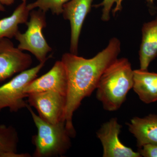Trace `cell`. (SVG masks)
<instances>
[{
    "label": "cell",
    "mask_w": 157,
    "mask_h": 157,
    "mask_svg": "<svg viewBox=\"0 0 157 157\" xmlns=\"http://www.w3.org/2000/svg\"><path fill=\"white\" fill-rule=\"evenodd\" d=\"M30 12L29 21L27 22V29L24 33L18 32L15 38L19 42L17 48L29 52L39 61L45 63L47 55L52 49L44 38L42 30L46 26L45 12L39 9Z\"/></svg>",
    "instance_id": "277c9868"
},
{
    "label": "cell",
    "mask_w": 157,
    "mask_h": 157,
    "mask_svg": "<svg viewBox=\"0 0 157 157\" xmlns=\"http://www.w3.org/2000/svg\"><path fill=\"white\" fill-rule=\"evenodd\" d=\"M121 46L119 39L113 37L110 39L106 48L92 58H84L71 52L63 55L61 61L64 65L67 78L64 119L71 137L76 135L73 123V113L83 99L96 90L104 71L118 58Z\"/></svg>",
    "instance_id": "6da1fadb"
},
{
    "label": "cell",
    "mask_w": 157,
    "mask_h": 157,
    "mask_svg": "<svg viewBox=\"0 0 157 157\" xmlns=\"http://www.w3.org/2000/svg\"><path fill=\"white\" fill-rule=\"evenodd\" d=\"M30 12L26 2H22L10 16L0 20V38L15 37L19 32L18 25L26 23Z\"/></svg>",
    "instance_id": "5bb4252c"
},
{
    "label": "cell",
    "mask_w": 157,
    "mask_h": 157,
    "mask_svg": "<svg viewBox=\"0 0 157 157\" xmlns=\"http://www.w3.org/2000/svg\"><path fill=\"white\" fill-rule=\"evenodd\" d=\"M142 40L139 51L140 70H148L151 62L157 56V16L142 26Z\"/></svg>",
    "instance_id": "7c38bea8"
},
{
    "label": "cell",
    "mask_w": 157,
    "mask_h": 157,
    "mask_svg": "<svg viewBox=\"0 0 157 157\" xmlns=\"http://www.w3.org/2000/svg\"><path fill=\"white\" fill-rule=\"evenodd\" d=\"M6 11V9H5L4 5H2V3L0 2V11L4 12V11Z\"/></svg>",
    "instance_id": "ffe728a7"
},
{
    "label": "cell",
    "mask_w": 157,
    "mask_h": 157,
    "mask_svg": "<svg viewBox=\"0 0 157 157\" xmlns=\"http://www.w3.org/2000/svg\"><path fill=\"white\" fill-rule=\"evenodd\" d=\"M22 2H26L27 0H21Z\"/></svg>",
    "instance_id": "7402d4cb"
},
{
    "label": "cell",
    "mask_w": 157,
    "mask_h": 157,
    "mask_svg": "<svg viewBox=\"0 0 157 157\" xmlns=\"http://www.w3.org/2000/svg\"><path fill=\"white\" fill-rule=\"evenodd\" d=\"M67 89V72L64 65L61 60L56 62L47 73L31 82L25 88V92L28 95L31 93L52 91L66 97Z\"/></svg>",
    "instance_id": "30bf717a"
},
{
    "label": "cell",
    "mask_w": 157,
    "mask_h": 157,
    "mask_svg": "<svg viewBox=\"0 0 157 157\" xmlns=\"http://www.w3.org/2000/svg\"><path fill=\"white\" fill-rule=\"evenodd\" d=\"M32 115L37 129L36 135L32 137L35 149L33 156H62L71 146L70 133L64 121L52 124L45 121L34 113L30 105L26 107Z\"/></svg>",
    "instance_id": "3957f363"
},
{
    "label": "cell",
    "mask_w": 157,
    "mask_h": 157,
    "mask_svg": "<svg viewBox=\"0 0 157 157\" xmlns=\"http://www.w3.org/2000/svg\"><path fill=\"white\" fill-rule=\"evenodd\" d=\"M93 0H70L65 4L62 14L71 26L70 51L77 55L78 40L86 17L91 9Z\"/></svg>",
    "instance_id": "9c48e42d"
},
{
    "label": "cell",
    "mask_w": 157,
    "mask_h": 157,
    "mask_svg": "<svg viewBox=\"0 0 157 157\" xmlns=\"http://www.w3.org/2000/svg\"><path fill=\"white\" fill-rule=\"evenodd\" d=\"M18 142V135L14 128L0 124V157H31L28 154L17 153Z\"/></svg>",
    "instance_id": "9a60e30c"
},
{
    "label": "cell",
    "mask_w": 157,
    "mask_h": 157,
    "mask_svg": "<svg viewBox=\"0 0 157 157\" xmlns=\"http://www.w3.org/2000/svg\"><path fill=\"white\" fill-rule=\"evenodd\" d=\"M45 63H41L36 67L21 72L11 80L0 86V111L9 108L10 112H17L26 108L28 104L24 101L28 95L25 92V88L36 78L38 73Z\"/></svg>",
    "instance_id": "5b68a950"
},
{
    "label": "cell",
    "mask_w": 157,
    "mask_h": 157,
    "mask_svg": "<svg viewBox=\"0 0 157 157\" xmlns=\"http://www.w3.org/2000/svg\"><path fill=\"white\" fill-rule=\"evenodd\" d=\"M15 0H0V2L6 6H11L14 3Z\"/></svg>",
    "instance_id": "d6986e66"
},
{
    "label": "cell",
    "mask_w": 157,
    "mask_h": 157,
    "mask_svg": "<svg viewBox=\"0 0 157 157\" xmlns=\"http://www.w3.org/2000/svg\"><path fill=\"white\" fill-rule=\"evenodd\" d=\"M70 0H36V2L28 4V9L32 10L39 8L46 13L50 10L53 14L59 15L62 14L64 5Z\"/></svg>",
    "instance_id": "2e32d148"
},
{
    "label": "cell",
    "mask_w": 157,
    "mask_h": 157,
    "mask_svg": "<svg viewBox=\"0 0 157 157\" xmlns=\"http://www.w3.org/2000/svg\"><path fill=\"white\" fill-rule=\"evenodd\" d=\"M141 157H157V144H146L139 148Z\"/></svg>",
    "instance_id": "ac0fdd59"
},
{
    "label": "cell",
    "mask_w": 157,
    "mask_h": 157,
    "mask_svg": "<svg viewBox=\"0 0 157 157\" xmlns=\"http://www.w3.org/2000/svg\"><path fill=\"white\" fill-rule=\"evenodd\" d=\"M133 84L134 70L129 60L117 58L102 74L96 89V97L104 109L115 111L125 101Z\"/></svg>",
    "instance_id": "7a4b0ae2"
},
{
    "label": "cell",
    "mask_w": 157,
    "mask_h": 157,
    "mask_svg": "<svg viewBox=\"0 0 157 157\" xmlns=\"http://www.w3.org/2000/svg\"><path fill=\"white\" fill-rule=\"evenodd\" d=\"M124 0H103V2L98 5H96L95 7H103L101 20L105 22L109 21L110 19V13L113 5H116L115 8L113 10L112 13L113 16L117 12L121 11L123 9V2Z\"/></svg>",
    "instance_id": "e0dca14e"
},
{
    "label": "cell",
    "mask_w": 157,
    "mask_h": 157,
    "mask_svg": "<svg viewBox=\"0 0 157 157\" xmlns=\"http://www.w3.org/2000/svg\"><path fill=\"white\" fill-rule=\"evenodd\" d=\"M28 54L14 46L8 38H0V82L27 70L32 65Z\"/></svg>",
    "instance_id": "52a82bcc"
},
{
    "label": "cell",
    "mask_w": 157,
    "mask_h": 157,
    "mask_svg": "<svg viewBox=\"0 0 157 157\" xmlns=\"http://www.w3.org/2000/svg\"><path fill=\"white\" fill-rule=\"evenodd\" d=\"M127 124L139 148L146 144H157V115L150 114L142 118L136 117Z\"/></svg>",
    "instance_id": "8fae6325"
},
{
    "label": "cell",
    "mask_w": 157,
    "mask_h": 157,
    "mask_svg": "<svg viewBox=\"0 0 157 157\" xmlns=\"http://www.w3.org/2000/svg\"><path fill=\"white\" fill-rule=\"evenodd\" d=\"M27 98L29 105L35 107L39 117L45 121L56 124L64 121L66 96L57 92L48 91L31 93Z\"/></svg>",
    "instance_id": "8992f818"
},
{
    "label": "cell",
    "mask_w": 157,
    "mask_h": 157,
    "mask_svg": "<svg viewBox=\"0 0 157 157\" xmlns=\"http://www.w3.org/2000/svg\"><path fill=\"white\" fill-rule=\"evenodd\" d=\"M133 89L145 104L157 101V73L148 70H134Z\"/></svg>",
    "instance_id": "4fadbf2b"
},
{
    "label": "cell",
    "mask_w": 157,
    "mask_h": 157,
    "mask_svg": "<svg viewBox=\"0 0 157 157\" xmlns=\"http://www.w3.org/2000/svg\"><path fill=\"white\" fill-rule=\"evenodd\" d=\"M147 2H148L149 3L153 4V3L154 2V0H147Z\"/></svg>",
    "instance_id": "44dd1931"
},
{
    "label": "cell",
    "mask_w": 157,
    "mask_h": 157,
    "mask_svg": "<svg viewBox=\"0 0 157 157\" xmlns=\"http://www.w3.org/2000/svg\"><path fill=\"white\" fill-rule=\"evenodd\" d=\"M122 126L116 118L103 124L97 133L103 148L104 157H140V154L126 146L120 140Z\"/></svg>",
    "instance_id": "ba28073f"
}]
</instances>
